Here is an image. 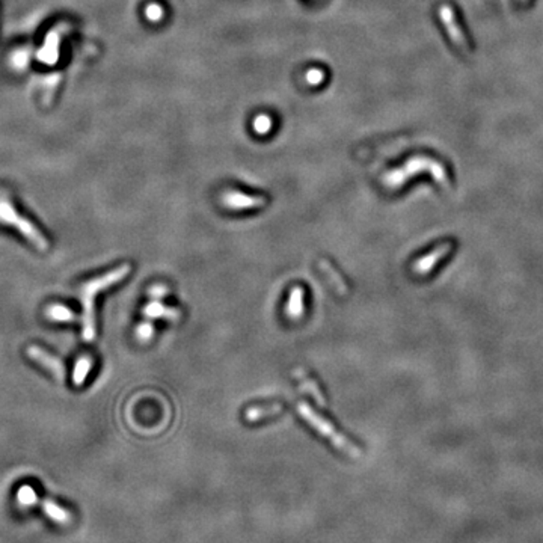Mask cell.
Wrapping results in <instances>:
<instances>
[{
  "mask_svg": "<svg viewBox=\"0 0 543 543\" xmlns=\"http://www.w3.org/2000/svg\"><path fill=\"white\" fill-rule=\"evenodd\" d=\"M130 273V264H121L102 277L94 278L83 284L80 288L82 301V336L85 341H93L95 338V322H94V301L98 293L103 290L118 284Z\"/></svg>",
  "mask_w": 543,
  "mask_h": 543,
  "instance_id": "cell-1",
  "label": "cell"
},
{
  "mask_svg": "<svg viewBox=\"0 0 543 543\" xmlns=\"http://www.w3.org/2000/svg\"><path fill=\"white\" fill-rule=\"evenodd\" d=\"M423 172H429L441 186L443 187L448 186V175L446 170H443V166L438 162V160L426 156L412 157L403 166L389 171L382 177V185L389 190L400 189L404 183H408L409 178Z\"/></svg>",
  "mask_w": 543,
  "mask_h": 543,
  "instance_id": "cell-2",
  "label": "cell"
},
{
  "mask_svg": "<svg viewBox=\"0 0 543 543\" xmlns=\"http://www.w3.org/2000/svg\"><path fill=\"white\" fill-rule=\"evenodd\" d=\"M297 412H299L301 417H303L305 419H307V421L310 423V426L314 427V429L320 435L325 436V438H327L329 441H331L334 443L335 448L341 450L343 453H346L350 457H355V459L362 457V450L359 448L356 443L349 441L346 436L341 435L338 430H335V427L331 423H329L327 419H325L323 417H320L317 412L310 406L308 403H305V402L297 403Z\"/></svg>",
  "mask_w": 543,
  "mask_h": 543,
  "instance_id": "cell-3",
  "label": "cell"
},
{
  "mask_svg": "<svg viewBox=\"0 0 543 543\" xmlns=\"http://www.w3.org/2000/svg\"><path fill=\"white\" fill-rule=\"evenodd\" d=\"M0 220L5 222L8 225L17 228L19 231L25 235L30 243L35 244L38 249L45 251L49 248V242L45 240V237L41 234L40 229H38L29 219L19 215L11 201H8L6 198L0 200Z\"/></svg>",
  "mask_w": 543,
  "mask_h": 543,
  "instance_id": "cell-4",
  "label": "cell"
},
{
  "mask_svg": "<svg viewBox=\"0 0 543 543\" xmlns=\"http://www.w3.org/2000/svg\"><path fill=\"white\" fill-rule=\"evenodd\" d=\"M17 498H19V502L23 504V506H35V504H40L41 509L44 510V513L50 516L53 521L58 524L65 525L70 522V513H68L65 509L58 506L56 502H53L50 500H40L36 496L34 489L30 486H21L19 489Z\"/></svg>",
  "mask_w": 543,
  "mask_h": 543,
  "instance_id": "cell-5",
  "label": "cell"
},
{
  "mask_svg": "<svg viewBox=\"0 0 543 543\" xmlns=\"http://www.w3.org/2000/svg\"><path fill=\"white\" fill-rule=\"evenodd\" d=\"M220 203L224 204V207L229 210H254V209H263L267 204L266 196L258 195H248L239 192V190H227V192L220 196Z\"/></svg>",
  "mask_w": 543,
  "mask_h": 543,
  "instance_id": "cell-6",
  "label": "cell"
},
{
  "mask_svg": "<svg viewBox=\"0 0 543 543\" xmlns=\"http://www.w3.org/2000/svg\"><path fill=\"white\" fill-rule=\"evenodd\" d=\"M453 249V244L451 243H442L439 246H436L435 249H432L429 254L426 257H421L419 259L414 263V267H412V272L415 275H419V277H424V275L430 273L436 264H438L442 258H446L450 251Z\"/></svg>",
  "mask_w": 543,
  "mask_h": 543,
  "instance_id": "cell-7",
  "label": "cell"
},
{
  "mask_svg": "<svg viewBox=\"0 0 543 543\" xmlns=\"http://www.w3.org/2000/svg\"><path fill=\"white\" fill-rule=\"evenodd\" d=\"M27 356L30 359H34L35 362L43 365L44 369H47L49 371H51L59 380H64V378H65V365H64L62 361H60L59 358L47 354V351L43 350L41 347H36V346H30L27 349Z\"/></svg>",
  "mask_w": 543,
  "mask_h": 543,
  "instance_id": "cell-8",
  "label": "cell"
},
{
  "mask_svg": "<svg viewBox=\"0 0 543 543\" xmlns=\"http://www.w3.org/2000/svg\"><path fill=\"white\" fill-rule=\"evenodd\" d=\"M303 299H305L303 287L296 286L290 290L288 302L286 307V314L290 320H293V322H297V320H301L303 317V311H305Z\"/></svg>",
  "mask_w": 543,
  "mask_h": 543,
  "instance_id": "cell-9",
  "label": "cell"
},
{
  "mask_svg": "<svg viewBox=\"0 0 543 543\" xmlns=\"http://www.w3.org/2000/svg\"><path fill=\"white\" fill-rule=\"evenodd\" d=\"M143 316L150 319H166V320H178L181 312L177 308L165 307L159 299H152L147 307L143 308Z\"/></svg>",
  "mask_w": 543,
  "mask_h": 543,
  "instance_id": "cell-10",
  "label": "cell"
},
{
  "mask_svg": "<svg viewBox=\"0 0 543 543\" xmlns=\"http://www.w3.org/2000/svg\"><path fill=\"white\" fill-rule=\"evenodd\" d=\"M284 411V404L282 403H270V404H262V406H252L246 412H244V419L251 423L259 421L266 417H272L281 414Z\"/></svg>",
  "mask_w": 543,
  "mask_h": 543,
  "instance_id": "cell-11",
  "label": "cell"
},
{
  "mask_svg": "<svg viewBox=\"0 0 543 543\" xmlns=\"http://www.w3.org/2000/svg\"><path fill=\"white\" fill-rule=\"evenodd\" d=\"M59 29L51 30L50 35L47 36V41H45V44H44L43 50L38 53V56H40V59L43 60L44 64L53 65L58 60V56H59L58 45H59V36H60Z\"/></svg>",
  "mask_w": 543,
  "mask_h": 543,
  "instance_id": "cell-12",
  "label": "cell"
},
{
  "mask_svg": "<svg viewBox=\"0 0 543 543\" xmlns=\"http://www.w3.org/2000/svg\"><path fill=\"white\" fill-rule=\"evenodd\" d=\"M293 374H294V378H296L297 380H299L301 388L303 389L305 393H308L310 395L314 397L316 402L320 404V406H326V402H325V397H323L322 391H320V389H319V386H317L316 382H314V380H311V379L308 378V374L305 373V370H302V369H294Z\"/></svg>",
  "mask_w": 543,
  "mask_h": 543,
  "instance_id": "cell-13",
  "label": "cell"
},
{
  "mask_svg": "<svg viewBox=\"0 0 543 543\" xmlns=\"http://www.w3.org/2000/svg\"><path fill=\"white\" fill-rule=\"evenodd\" d=\"M94 367V359L93 356L89 355H82L78 362L74 365V371H73V382L76 386H82L85 384V380L88 379V374L91 373Z\"/></svg>",
  "mask_w": 543,
  "mask_h": 543,
  "instance_id": "cell-14",
  "label": "cell"
},
{
  "mask_svg": "<svg viewBox=\"0 0 543 543\" xmlns=\"http://www.w3.org/2000/svg\"><path fill=\"white\" fill-rule=\"evenodd\" d=\"M439 15H441V20H442V23H443V26H446V29L448 30V34H450V36H451V40H453L457 45H463V44H465L463 35H462V32H461V29H459L457 25H456L453 11H451L448 6H442Z\"/></svg>",
  "mask_w": 543,
  "mask_h": 543,
  "instance_id": "cell-15",
  "label": "cell"
},
{
  "mask_svg": "<svg viewBox=\"0 0 543 543\" xmlns=\"http://www.w3.org/2000/svg\"><path fill=\"white\" fill-rule=\"evenodd\" d=\"M319 267H320V270H322V272L326 275L327 281L331 282V286L336 290V292H338V293L343 294V296L347 293V286H346V282L343 281V278L340 277V273L334 269L331 263L326 262V259H320V262H319Z\"/></svg>",
  "mask_w": 543,
  "mask_h": 543,
  "instance_id": "cell-16",
  "label": "cell"
},
{
  "mask_svg": "<svg viewBox=\"0 0 543 543\" xmlns=\"http://www.w3.org/2000/svg\"><path fill=\"white\" fill-rule=\"evenodd\" d=\"M47 317L53 322H74L76 314L74 311H71L70 308H67L65 305H51V307L47 310Z\"/></svg>",
  "mask_w": 543,
  "mask_h": 543,
  "instance_id": "cell-17",
  "label": "cell"
},
{
  "mask_svg": "<svg viewBox=\"0 0 543 543\" xmlns=\"http://www.w3.org/2000/svg\"><path fill=\"white\" fill-rule=\"evenodd\" d=\"M252 126H254V130L258 135H267L272 130L273 127V121L270 117H267V115H258V117L252 122Z\"/></svg>",
  "mask_w": 543,
  "mask_h": 543,
  "instance_id": "cell-18",
  "label": "cell"
},
{
  "mask_svg": "<svg viewBox=\"0 0 543 543\" xmlns=\"http://www.w3.org/2000/svg\"><path fill=\"white\" fill-rule=\"evenodd\" d=\"M152 335H154V326L151 323H141L136 329V336L139 341H148Z\"/></svg>",
  "mask_w": 543,
  "mask_h": 543,
  "instance_id": "cell-19",
  "label": "cell"
},
{
  "mask_svg": "<svg viewBox=\"0 0 543 543\" xmlns=\"http://www.w3.org/2000/svg\"><path fill=\"white\" fill-rule=\"evenodd\" d=\"M145 14H147L148 20L159 21V20L163 19V8L160 6V5H157V3H151V5H148Z\"/></svg>",
  "mask_w": 543,
  "mask_h": 543,
  "instance_id": "cell-20",
  "label": "cell"
},
{
  "mask_svg": "<svg viewBox=\"0 0 543 543\" xmlns=\"http://www.w3.org/2000/svg\"><path fill=\"white\" fill-rule=\"evenodd\" d=\"M305 80H307L311 86H319L320 83L325 80V73L322 70H310L305 74Z\"/></svg>",
  "mask_w": 543,
  "mask_h": 543,
  "instance_id": "cell-21",
  "label": "cell"
},
{
  "mask_svg": "<svg viewBox=\"0 0 543 543\" xmlns=\"http://www.w3.org/2000/svg\"><path fill=\"white\" fill-rule=\"evenodd\" d=\"M59 80H60V76H59V74H53L51 78H49V82H50L49 85H50V88H51V91H50V93H45L44 104H50V102H51V95H53V91H55V89L58 88Z\"/></svg>",
  "mask_w": 543,
  "mask_h": 543,
  "instance_id": "cell-22",
  "label": "cell"
},
{
  "mask_svg": "<svg viewBox=\"0 0 543 543\" xmlns=\"http://www.w3.org/2000/svg\"><path fill=\"white\" fill-rule=\"evenodd\" d=\"M148 294L152 297V299H162L163 296L167 294V287L165 286H154L148 290Z\"/></svg>",
  "mask_w": 543,
  "mask_h": 543,
  "instance_id": "cell-23",
  "label": "cell"
}]
</instances>
